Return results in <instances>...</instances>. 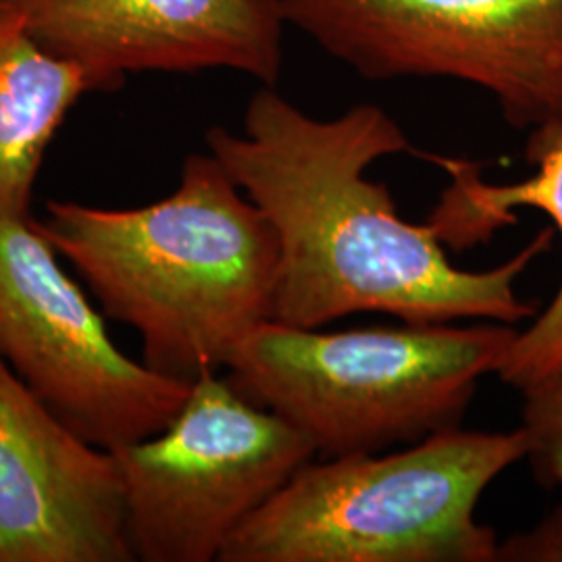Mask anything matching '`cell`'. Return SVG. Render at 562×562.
<instances>
[{"instance_id": "1", "label": "cell", "mask_w": 562, "mask_h": 562, "mask_svg": "<svg viewBox=\"0 0 562 562\" xmlns=\"http://www.w3.org/2000/svg\"><path fill=\"white\" fill-rule=\"evenodd\" d=\"M204 142L276 229L271 322L313 329L383 313L406 323L517 325L538 315L515 285L554 232L542 229L494 269L457 267L431 223L406 222L390 188L367 178L373 162L415 153L382 106L362 102L322 120L262 86L240 132L217 125Z\"/></svg>"}, {"instance_id": "2", "label": "cell", "mask_w": 562, "mask_h": 562, "mask_svg": "<svg viewBox=\"0 0 562 562\" xmlns=\"http://www.w3.org/2000/svg\"><path fill=\"white\" fill-rule=\"evenodd\" d=\"M42 236L102 313L140 336L142 362L196 382L273 317L280 241L209 150L181 165L178 188L136 209L50 201Z\"/></svg>"}, {"instance_id": "3", "label": "cell", "mask_w": 562, "mask_h": 562, "mask_svg": "<svg viewBox=\"0 0 562 562\" xmlns=\"http://www.w3.org/2000/svg\"><path fill=\"white\" fill-rule=\"evenodd\" d=\"M515 325H371L323 331L265 322L225 364L246 401L290 423L317 457L378 454L461 427Z\"/></svg>"}, {"instance_id": "4", "label": "cell", "mask_w": 562, "mask_h": 562, "mask_svg": "<svg viewBox=\"0 0 562 562\" xmlns=\"http://www.w3.org/2000/svg\"><path fill=\"white\" fill-rule=\"evenodd\" d=\"M527 452L522 427H454L392 454L306 462L241 522L220 561L496 562L501 542L477 504Z\"/></svg>"}, {"instance_id": "5", "label": "cell", "mask_w": 562, "mask_h": 562, "mask_svg": "<svg viewBox=\"0 0 562 562\" xmlns=\"http://www.w3.org/2000/svg\"><path fill=\"white\" fill-rule=\"evenodd\" d=\"M285 21L367 80L490 92L529 162L562 142V0H285Z\"/></svg>"}, {"instance_id": "6", "label": "cell", "mask_w": 562, "mask_h": 562, "mask_svg": "<svg viewBox=\"0 0 562 562\" xmlns=\"http://www.w3.org/2000/svg\"><path fill=\"white\" fill-rule=\"evenodd\" d=\"M134 561H220L223 548L317 452L301 431L202 375L162 431L115 448Z\"/></svg>"}, {"instance_id": "7", "label": "cell", "mask_w": 562, "mask_h": 562, "mask_svg": "<svg viewBox=\"0 0 562 562\" xmlns=\"http://www.w3.org/2000/svg\"><path fill=\"white\" fill-rule=\"evenodd\" d=\"M0 357L55 415L106 450L162 431L194 383L121 352L34 217L2 213Z\"/></svg>"}, {"instance_id": "8", "label": "cell", "mask_w": 562, "mask_h": 562, "mask_svg": "<svg viewBox=\"0 0 562 562\" xmlns=\"http://www.w3.org/2000/svg\"><path fill=\"white\" fill-rule=\"evenodd\" d=\"M90 90L132 74L229 69L276 86L285 0H2Z\"/></svg>"}, {"instance_id": "9", "label": "cell", "mask_w": 562, "mask_h": 562, "mask_svg": "<svg viewBox=\"0 0 562 562\" xmlns=\"http://www.w3.org/2000/svg\"><path fill=\"white\" fill-rule=\"evenodd\" d=\"M127 561L115 452L81 438L0 357V562Z\"/></svg>"}, {"instance_id": "10", "label": "cell", "mask_w": 562, "mask_h": 562, "mask_svg": "<svg viewBox=\"0 0 562 562\" xmlns=\"http://www.w3.org/2000/svg\"><path fill=\"white\" fill-rule=\"evenodd\" d=\"M442 165L450 186L429 223L442 244L454 250L490 240L498 229L517 223V209L546 213L562 236V142L548 148L531 165L538 171L515 183L483 181L475 162L427 157ZM562 369V283L554 299L536 315L533 323L517 331L496 375L510 387L525 392Z\"/></svg>"}, {"instance_id": "11", "label": "cell", "mask_w": 562, "mask_h": 562, "mask_svg": "<svg viewBox=\"0 0 562 562\" xmlns=\"http://www.w3.org/2000/svg\"><path fill=\"white\" fill-rule=\"evenodd\" d=\"M90 92L80 69L44 48L0 2V213L32 217L44 155L69 111Z\"/></svg>"}, {"instance_id": "12", "label": "cell", "mask_w": 562, "mask_h": 562, "mask_svg": "<svg viewBox=\"0 0 562 562\" xmlns=\"http://www.w3.org/2000/svg\"><path fill=\"white\" fill-rule=\"evenodd\" d=\"M521 394L527 461L543 487H562V369Z\"/></svg>"}, {"instance_id": "13", "label": "cell", "mask_w": 562, "mask_h": 562, "mask_svg": "<svg viewBox=\"0 0 562 562\" xmlns=\"http://www.w3.org/2000/svg\"><path fill=\"white\" fill-rule=\"evenodd\" d=\"M496 562H562V503L531 529L498 543Z\"/></svg>"}, {"instance_id": "14", "label": "cell", "mask_w": 562, "mask_h": 562, "mask_svg": "<svg viewBox=\"0 0 562 562\" xmlns=\"http://www.w3.org/2000/svg\"><path fill=\"white\" fill-rule=\"evenodd\" d=\"M0 2H2V0H0Z\"/></svg>"}]
</instances>
